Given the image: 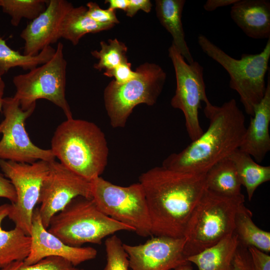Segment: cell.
Here are the masks:
<instances>
[{"instance_id":"6da1fadb","label":"cell","mask_w":270,"mask_h":270,"mask_svg":"<svg viewBox=\"0 0 270 270\" xmlns=\"http://www.w3.org/2000/svg\"><path fill=\"white\" fill-rule=\"evenodd\" d=\"M205 174L180 172L162 166L140 176L152 236L184 238L191 214L206 188Z\"/></svg>"},{"instance_id":"7a4b0ae2","label":"cell","mask_w":270,"mask_h":270,"mask_svg":"<svg viewBox=\"0 0 270 270\" xmlns=\"http://www.w3.org/2000/svg\"><path fill=\"white\" fill-rule=\"evenodd\" d=\"M207 130L178 153L168 156L162 166L168 169L205 174L214 165L239 148L246 130L245 116L234 98L222 106L206 104Z\"/></svg>"},{"instance_id":"3957f363","label":"cell","mask_w":270,"mask_h":270,"mask_svg":"<svg viewBox=\"0 0 270 270\" xmlns=\"http://www.w3.org/2000/svg\"><path fill=\"white\" fill-rule=\"evenodd\" d=\"M50 150L60 162L90 182L100 177L108 164L104 133L94 123L84 120L72 118L59 124Z\"/></svg>"},{"instance_id":"277c9868","label":"cell","mask_w":270,"mask_h":270,"mask_svg":"<svg viewBox=\"0 0 270 270\" xmlns=\"http://www.w3.org/2000/svg\"><path fill=\"white\" fill-rule=\"evenodd\" d=\"M244 201L242 194L229 196L206 188L184 232L186 256L196 254L234 234L236 214Z\"/></svg>"},{"instance_id":"5b68a950","label":"cell","mask_w":270,"mask_h":270,"mask_svg":"<svg viewBox=\"0 0 270 270\" xmlns=\"http://www.w3.org/2000/svg\"><path fill=\"white\" fill-rule=\"evenodd\" d=\"M48 231L68 245L100 244L102 240L122 230L133 232L128 226L104 214L92 198L78 196L51 218Z\"/></svg>"},{"instance_id":"8992f818","label":"cell","mask_w":270,"mask_h":270,"mask_svg":"<svg viewBox=\"0 0 270 270\" xmlns=\"http://www.w3.org/2000/svg\"><path fill=\"white\" fill-rule=\"evenodd\" d=\"M198 42L202 52L220 64L230 76V87L238 94L246 112L254 116L255 106L264 96L265 75L270 58V38L259 54H243L240 59L234 58L200 34Z\"/></svg>"},{"instance_id":"52a82bcc","label":"cell","mask_w":270,"mask_h":270,"mask_svg":"<svg viewBox=\"0 0 270 270\" xmlns=\"http://www.w3.org/2000/svg\"><path fill=\"white\" fill-rule=\"evenodd\" d=\"M136 70L133 79L122 84L112 80L104 90V106L113 128L124 127L137 105L154 104L162 90L166 74L159 65L145 62Z\"/></svg>"},{"instance_id":"ba28073f","label":"cell","mask_w":270,"mask_h":270,"mask_svg":"<svg viewBox=\"0 0 270 270\" xmlns=\"http://www.w3.org/2000/svg\"><path fill=\"white\" fill-rule=\"evenodd\" d=\"M66 66L64 45L59 42L48 62L14 76L12 82L16 92L14 97L19 101L22 110H26L36 104L37 100L45 99L59 107L66 119L72 118L66 97Z\"/></svg>"},{"instance_id":"9c48e42d","label":"cell","mask_w":270,"mask_h":270,"mask_svg":"<svg viewBox=\"0 0 270 270\" xmlns=\"http://www.w3.org/2000/svg\"><path fill=\"white\" fill-rule=\"evenodd\" d=\"M91 182L92 199L104 214L128 226L139 236H152L146 196L139 182L122 186L100 176Z\"/></svg>"},{"instance_id":"30bf717a","label":"cell","mask_w":270,"mask_h":270,"mask_svg":"<svg viewBox=\"0 0 270 270\" xmlns=\"http://www.w3.org/2000/svg\"><path fill=\"white\" fill-rule=\"evenodd\" d=\"M168 56L174 69L176 89L170 104L182 111L185 118L186 132L192 142L204 132L198 118L202 102H210L206 92L204 68L198 62L188 64L172 44Z\"/></svg>"},{"instance_id":"8fae6325","label":"cell","mask_w":270,"mask_h":270,"mask_svg":"<svg viewBox=\"0 0 270 270\" xmlns=\"http://www.w3.org/2000/svg\"><path fill=\"white\" fill-rule=\"evenodd\" d=\"M0 168L13 185L16 201L10 204L8 218L30 236L34 210L38 204L42 182L49 162L38 160L31 164L0 160Z\"/></svg>"},{"instance_id":"7c38bea8","label":"cell","mask_w":270,"mask_h":270,"mask_svg":"<svg viewBox=\"0 0 270 270\" xmlns=\"http://www.w3.org/2000/svg\"><path fill=\"white\" fill-rule=\"evenodd\" d=\"M36 106L34 104L23 110L18 100L14 96L4 98L2 110L4 118L0 122V160L28 164L55 160L50 149H42L32 142L25 128V122Z\"/></svg>"},{"instance_id":"4fadbf2b","label":"cell","mask_w":270,"mask_h":270,"mask_svg":"<svg viewBox=\"0 0 270 270\" xmlns=\"http://www.w3.org/2000/svg\"><path fill=\"white\" fill-rule=\"evenodd\" d=\"M92 198V184L55 160L49 162V170L40 188L38 211L44 226L48 228L51 218L73 199Z\"/></svg>"},{"instance_id":"5bb4252c","label":"cell","mask_w":270,"mask_h":270,"mask_svg":"<svg viewBox=\"0 0 270 270\" xmlns=\"http://www.w3.org/2000/svg\"><path fill=\"white\" fill-rule=\"evenodd\" d=\"M185 239L155 236L138 245L123 244L131 270H172L186 263Z\"/></svg>"},{"instance_id":"9a60e30c","label":"cell","mask_w":270,"mask_h":270,"mask_svg":"<svg viewBox=\"0 0 270 270\" xmlns=\"http://www.w3.org/2000/svg\"><path fill=\"white\" fill-rule=\"evenodd\" d=\"M30 236V251L24 260L26 264H34L45 258L54 256L64 258L77 266L97 256V250L92 247L68 245L49 232L42 223L38 208L34 212Z\"/></svg>"},{"instance_id":"2e32d148","label":"cell","mask_w":270,"mask_h":270,"mask_svg":"<svg viewBox=\"0 0 270 270\" xmlns=\"http://www.w3.org/2000/svg\"><path fill=\"white\" fill-rule=\"evenodd\" d=\"M73 6L66 0H48L46 10L31 20L20 33L24 42V54L36 55L62 38L64 19Z\"/></svg>"},{"instance_id":"e0dca14e","label":"cell","mask_w":270,"mask_h":270,"mask_svg":"<svg viewBox=\"0 0 270 270\" xmlns=\"http://www.w3.org/2000/svg\"><path fill=\"white\" fill-rule=\"evenodd\" d=\"M270 72L264 98L254 109L248 126L239 148L254 160L261 162L270 150Z\"/></svg>"},{"instance_id":"ac0fdd59","label":"cell","mask_w":270,"mask_h":270,"mask_svg":"<svg viewBox=\"0 0 270 270\" xmlns=\"http://www.w3.org/2000/svg\"><path fill=\"white\" fill-rule=\"evenodd\" d=\"M230 14L235 24L248 37L270 38V2L268 0H238Z\"/></svg>"},{"instance_id":"d6986e66","label":"cell","mask_w":270,"mask_h":270,"mask_svg":"<svg viewBox=\"0 0 270 270\" xmlns=\"http://www.w3.org/2000/svg\"><path fill=\"white\" fill-rule=\"evenodd\" d=\"M185 0H156V12L161 24L170 33L172 44L188 64L194 62L186 44L182 16Z\"/></svg>"},{"instance_id":"ffe728a7","label":"cell","mask_w":270,"mask_h":270,"mask_svg":"<svg viewBox=\"0 0 270 270\" xmlns=\"http://www.w3.org/2000/svg\"><path fill=\"white\" fill-rule=\"evenodd\" d=\"M239 242L232 234L202 252L187 258L198 270H234V259Z\"/></svg>"},{"instance_id":"44dd1931","label":"cell","mask_w":270,"mask_h":270,"mask_svg":"<svg viewBox=\"0 0 270 270\" xmlns=\"http://www.w3.org/2000/svg\"><path fill=\"white\" fill-rule=\"evenodd\" d=\"M10 204L0 205V268L15 261H23L28 256L30 237L20 228L15 226L4 230L2 226L3 220L8 217Z\"/></svg>"},{"instance_id":"7402d4cb","label":"cell","mask_w":270,"mask_h":270,"mask_svg":"<svg viewBox=\"0 0 270 270\" xmlns=\"http://www.w3.org/2000/svg\"><path fill=\"white\" fill-rule=\"evenodd\" d=\"M228 158L234 164L240 183L245 187L250 200L256 188L270 180V166L260 164L250 154L239 148Z\"/></svg>"},{"instance_id":"603a6c76","label":"cell","mask_w":270,"mask_h":270,"mask_svg":"<svg viewBox=\"0 0 270 270\" xmlns=\"http://www.w3.org/2000/svg\"><path fill=\"white\" fill-rule=\"evenodd\" d=\"M252 212L244 204L239 208L234 219V234L238 237L239 244L254 247L264 252H270V232L262 230L253 222Z\"/></svg>"},{"instance_id":"cb8c5ba5","label":"cell","mask_w":270,"mask_h":270,"mask_svg":"<svg viewBox=\"0 0 270 270\" xmlns=\"http://www.w3.org/2000/svg\"><path fill=\"white\" fill-rule=\"evenodd\" d=\"M114 26L98 23L87 14V8L81 6H73L66 14L62 26V38L78 44L85 34L108 30Z\"/></svg>"},{"instance_id":"d4e9b609","label":"cell","mask_w":270,"mask_h":270,"mask_svg":"<svg viewBox=\"0 0 270 270\" xmlns=\"http://www.w3.org/2000/svg\"><path fill=\"white\" fill-rule=\"evenodd\" d=\"M206 188L218 194L229 196L242 194V185L236 168L226 158L214 165L205 174Z\"/></svg>"},{"instance_id":"484cf974","label":"cell","mask_w":270,"mask_h":270,"mask_svg":"<svg viewBox=\"0 0 270 270\" xmlns=\"http://www.w3.org/2000/svg\"><path fill=\"white\" fill-rule=\"evenodd\" d=\"M56 51L52 46L44 48L35 56L25 55L12 49L6 42L0 38V75L2 76L10 68L20 67L30 70L48 62Z\"/></svg>"},{"instance_id":"4316f807","label":"cell","mask_w":270,"mask_h":270,"mask_svg":"<svg viewBox=\"0 0 270 270\" xmlns=\"http://www.w3.org/2000/svg\"><path fill=\"white\" fill-rule=\"evenodd\" d=\"M46 0H0L3 12L11 17L10 23L18 26L23 18L33 20L46 8Z\"/></svg>"},{"instance_id":"83f0119b","label":"cell","mask_w":270,"mask_h":270,"mask_svg":"<svg viewBox=\"0 0 270 270\" xmlns=\"http://www.w3.org/2000/svg\"><path fill=\"white\" fill-rule=\"evenodd\" d=\"M101 49L91 52L92 56L98 60L94 68L100 71L102 69H112L120 63L128 60L126 57L128 48L125 44L116 38L110 39L108 44L104 41L100 42Z\"/></svg>"},{"instance_id":"f1b7e54d","label":"cell","mask_w":270,"mask_h":270,"mask_svg":"<svg viewBox=\"0 0 270 270\" xmlns=\"http://www.w3.org/2000/svg\"><path fill=\"white\" fill-rule=\"evenodd\" d=\"M106 264L104 270H128L129 260L120 239L116 235L105 241Z\"/></svg>"},{"instance_id":"f546056e","label":"cell","mask_w":270,"mask_h":270,"mask_svg":"<svg viewBox=\"0 0 270 270\" xmlns=\"http://www.w3.org/2000/svg\"><path fill=\"white\" fill-rule=\"evenodd\" d=\"M0 270H84L77 268L68 260L58 256H48L32 264L23 261L10 263Z\"/></svg>"},{"instance_id":"4dcf8cb0","label":"cell","mask_w":270,"mask_h":270,"mask_svg":"<svg viewBox=\"0 0 270 270\" xmlns=\"http://www.w3.org/2000/svg\"><path fill=\"white\" fill-rule=\"evenodd\" d=\"M87 14L96 22L105 24H114L120 23L116 10L102 9L94 2H90L86 4Z\"/></svg>"},{"instance_id":"1f68e13d","label":"cell","mask_w":270,"mask_h":270,"mask_svg":"<svg viewBox=\"0 0 270 270\" xmlns=\"http://www.w3.org/2000/svg\"><path fill=\"white\" fill-rule=\"evenodd\" d=\"M132 64L128 60L124 62L115 68L106 70L104 74L108 77H114V82L118 84H122L133 79L136 76V70L133 71Z\"/></svg>"},{"instance_id":"d6a6232c","label":"cell","mask_w":270,"mask_h":270,"mask_svg":"<svg viewBox=\"0 0 270 270\" xmlns=\"http://www.w3.org/2000/svg\"><path fill=\"white\" fill-rule=\"evenodd\" d=\"M234 270H255L248 248L239 244L234 259Z\"/></svg>"},{"instance_id":"836d02e7","label":"cell","mask_w":270,"mask_h":270,"mask_svg":"<svg viewBox=\"0 0 270 270\" xmlns=\"http://www.w3.org/2000/svg\"><path fill=\"white\" fill-rule=\"evenodd\" d=\"M255 270H270V256L254 247L248 248Z\"/></svg>"},{"instance_id":"e575fe53","label":"cell","mask_w":270,"mask_h":270,"mask_svg":"<svg viewBox=\"0 0 270 270\" xmlns=\"http://www.w3.org/2000/svg\"><path fill=\"white\" fill-rule=\"evenodd\" d=\"M0 198H6L14 204L16 201V194L10 181L0 172Z\"/></svg>"},{"instance_id":"d590c367","label":"cell","mask_w":270,"mask_h":270,"mask_svg":"<svg viewBox=\"0 0 270 270\" xmlns=\"http://www.w3.org/2000/svg\"><path fill=\"white\" fill-rule=\"evenodd\" d=\"M152 6L150 0H128V4L125 12L128 16L132 18L140 10L150 12Z\"/></svg>"},{"instance_id":"8d00e7d4","label":"cell","mask_w":270,"mask_h":270,"mask_svg":"<svg viewBox=\"0 0 270 270\" xmlns=\"http://www.w3.org/2000/svg\"><path fill=\"white\" fill-rule=\"evenodd\" d=\"M238 0H208L204 5V8L207 12H212L216 9L230 5H233Z\"/></svg>"},{"instance_id":"74e56055","label":"cell","mask_w":270,"mask_h":270,"mask_svg":"<svg viewBox=\"0 0 270 270\" xmlns=\"http://www.w3.org/2000/svg\"><path fill=\"white\" fill-rule=\"evenodd\" d=\"M104 3L108 4V8L110 10H116V9H120L125 12L128 4V0H106Z\"/></svg>"},{"instance_id":"f35d334b","label":"cell","mask_w":270,"mask_h":270,"mask_svg":"<svg viewBox=\"0 0 270 270\" xmlns=\"http://www.w3.org/2000/svg\"><path fill=\"white\" fill-rule=\"evenodd\" d=\"M5 87L4 82L2 78V76L0 75V111L2 110Z\"/></svg>"},{"instance_id":"ab89813d","label":"cell","mask_w":270,"mask_h":270,"mask_svg":"<svg viewBox=\"0 0 270 270\" xmlns=\"http://www.w3.org/2000/svg\"><path fill=\"white\" fill-rule=\"evenodd\" d=\"M172 270H193L192 264L188 262L185 264L178 266Z\"/></svg>"},{"instance_id":"60d3db41","label":"cell","mask_w":270,"mask_h":270,"mask_svg":"<svg viewBox=\"0 0 270 270\" xmlns=\"http://www.w3.org/2000/svg\"><path fill=\"white\" fill-rule=\"evenodd\" d=\"M1 37H2V36H1L0 35V38H1Z\"/></svg>"}]
</instances>
